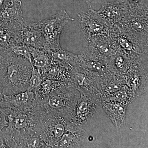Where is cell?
Masks as SVG:
<instances>
[{
  "instance_id": "cell-28",
  "label": "cell",
  "mask_w": 148,
  "mask_h": 148,
  "mask_svg": "<svg viewBox=\"0 0 148 148\" xmlns=\"http://www.w3.org/2000/svg\"><path fill=\"white\" fill-rule=\"evenodd\" d=\"M10 109L0 106V136L2 135L3 130L8 125L6 118L10 113Z\"/></svg>"
},
{
  "instance_id": "cell-18",
  "label": "cell",
  "mask_w": 148,
  "mask_h": 148,
  "mask_svg": "<svg viewBox=\"0 0 148 148\" xmlns=\"http://www.w3.org/2000/svg\"><path fill=\"white\" fill-rule=\"evenodd\" d=\"M73 69L52 58L51 64L48 70L42 75L43 79L71 82Z\"/></svg>"
},
{
  "instance_id": "cell-20",
  "label": "cell",
  "mask_w": 148,
  "mask_h": 148,
  "mask_svg": "<svg viewBox=\"0 0 148 148\" xmlns=\"http://www.w3.org/2000/svg\"><path fill=\"white\" fill-rule=\"evenodd\" d=\"M29 48L32 56V67L39 70L42 75L50 67L52 61V51L30 46Z\"/></svg>"
},
{
  "instance_id": "cell-23",
  "label": "cell",
  "mask_w": 148,
  "mask_h": 148,
  "mask_svg": "<svg viewBox=\"0 0 148 148\" xmlns=\"http://www.w3.org/2000/svg\"><path fill=\"white\" fill-rule=\"evenodd\" d=\"M52 59L69 66L73 69H77L79 66V55L74 54L61 48L55 51H52Z\"/></svg>"
},
{
  "instance_id": "cell-17",
  "label": "cell",
  "mask_w": 148,
  "mask_h": 148,
  "mask_svg": "<svg viewBox=\"0 0 148 148\" xmlns=\"http://www.w3.org/2000/svg\"><path fill=\"white\" fill-rule=\"evenodd\" d=\"M101 106L116 128H120L124 125L127 107L126 105L117 101L107 100L101 101Z\"/></svg>"
},
{
  "instance_id": "cell-5",
  "label": "cell",
  "mask_w": 148,
  "mask_h": 148,
  "mask_svg": "<svg viewBox=\"0 0 148 148\" xmlns=\"http://www.w3.org/2000/svg\"><path fill=\"white\" fill-rule=\"evenodd\" d=\"M85 11L77 14L79 23L88 42L97 37L110 36L113 25L89 6Z\"/></svg>"
},
{
  "instance_id": "cell-1",
  "label": "cell",
  "mask_w": 148,
  "mask_h": 148,
  "mask_svg": "<svg viewBox=\"0 0 148 148\" xmlns=\"http://www.w3.org/2000/svg\"><path fill=\"white\" fill-rule=\"evenodd\" d=\"M47 112L39 106L23 110H11L7 116L8 125L2 134L8 148H30L33 139L39 136Z\"/></svg>"
},
{
  "instance_id": "cell-21",
  "label": "cell",
  "mask_w": 148,
  "mask_h": 148,
  "mask_svg": "<svg viewBox=\"0 0 148 148\" xmlns=\"http://www.w3.org/2000/svg\"><path fill=\"white\" fill-rule=\"evenodd\" d=\"M21 7V1L12 0L9 5L0 12V21L5 23L25 21Z\"/></svg>"
},
{
  "instance_id": "cell-16",
  "label": "cell",
  "mask_w": 148,
  "mask_h": 148,
  "mask_svg": "<svg viewBox=\"0 0 148 148\" xmlns=\"http://www.w3.org/2000/svg\"><path fill=\"white\" fill-rule=\"evenodd\" d=\"M19 34L23 44L38 49H45V39L42 33L30 26L27 21L20 24Z\"/></svg>"
},
{
  "instance_id": "cell-14",
  "label": "cell",
  "mask_w": 148,
  "mask_h": 148,
  "mask_svg": "<svg viewBox=\"0 0 148 148\" xmlns=\"http://www.w3.org/2000/svg\"><path fill=\"white\" fill-rule=\"evenodd\" d=\"M97 84L101 99L114 93L125 85L124 75L114 73L109 70L105 74L98 77Z\"/></svg>"
},
{
  "instance_id": "cell-2",
  "label": "cell",
  "mask_w": 148,
  "mask_h": 148,
  "mask_svg": "<svg viewBox=\"0 0 148 148\" xmlns=\"http://www.w3.org/2000/svg\"><path fill=\"white\" fill-rule=\"evenodd\" d=\"M33 67L28 60L11 52L6 72L1 82L3 94L12 95L28 90Z\"/></svg>"
},
{
  "instance_id": "cell-19",
  "label": "cell",
  "mask_w": 148,
  "mask_h": 148,
  "mask_svg": "<svg viewBox=\"0 0 148 148\" xmlns=\"http://www.w3.org/2000/svg\"><path fill=\"white\" fill-rule=\"evenodd\" d=\"M88 43L94 47L102 56L108 60L119 49L110 36L97 37Z\"/></svg>"
},
{
  "instance_id": "cell-9",
  "label": "cell",
  "mask_w": 148,
  "mask_h": 148,
  "mask_svg": "<svg viewBox=\"0 0 148 148\" xmlns=\"http://www.w3.org/2000/svg\"><path fill=\"white\" fill-rule=\"evenodd\" d=\"M100 106V103L95 98L81 94L70 119V122L77 127H82L91 119Z\"/></svg>"
},
{
  "instance_id": "cell-3",
  "label": "cell",
  "mask_w": 148,
  "mask_h": 148,
  "mask_svg": "<svg viewBox=\"0 0 148 148\" xmlns=\"http://www.w3.org/2000/svg\"><path fill=\"white\" fill-rule=\"evenodd\" d=\"M81 96L77 89L71 84L56 90L37 104L48 112L62 116L70 121Z\"/></svg>"
},
{
  "instance_id": "cell-27",
  "label": "cell",
  "mask_w": 148,
  "mask_h": 148,
  "mask_svg": "<svg viewBox=\"0 0 148 148\" xmlns=\"http://www.w3.org/2000/svg\"><path fill=\"white\" fill-rule=\"evenodd\" d=\"M11 55L10 51H6L0 49V82L5 75Z\"/></svg>"
},
{
  "instance_id": "cell-8",
  "label": "cell",
  "mask_w": 148,
  "mask_h": 148,
  "mask_svg": "<svg viewBox=\"0 0 148 148\" xmlns=\"http://www.w3.org/2000/svg\"><path fill=\"white\" fill-rule=\"evenodd\" d=\"M78 68L93 76L98 77L109 71L108 60L102 56L94 47L89 44L79 55Z\"/></svg>"
},
{
  "instance_id": "cell-29",
  "label": "cell",
  "mask_w": 148,
  "mask_h": 148,
  "mask_svg": "<svg viewBox=\"0 0 148 148\" xmlns=\"http://www.w3.org/2000/svg\"><path fill=\"white\" fill-rule=\"evenodd\" d=\"M127 3L130 9L148 8V0H123Z\"/></svg>"
},
{
  "instance_id": "cell-22",
  "label": "cell",
  "mask_w": 148,
  "mask_h": 148,
  "mask_svg": "<svg viewBox=\"0 0 148 148\" xmlns=\"http://www.w3.org/2000/svg\"><path fill=\"white\" fill-rule=\"evenodd\" d=\"M71 84V82H64L44 79L34 93L37 105L38 103L47 98L54 90Z\"/></svg>"
},
{
  "instance_id": "cell-11",
  "label": "cell",
  "mask_w": 148,
  "mask_h": 148,
  "mask_svg": "<svg viewBox=\"0 0 148 148\" xmlns=\"http://www.w3.org/2000/svg\"><path fill=\"white\" fill-rule=\"evenodd\" d=\"M129 6L123 0L103 3L98 12L113 26H120L129 13Z\"/></svg>"
},
{
  "instance_id": "cell-31",
  "label": "cell",
  "mask_w": 148,
  "mask_h": 148,
  "mask_svg": "<svg viewBox=\"0 0 148 148\" xmlns=\"http://www.w3.org/2000/svg\"><path fill=\"white\" fill-rule=\"evenodd\" d=\"M86 3L89 6H91L92 4L98 3H103L106 2V0H82Z\"/></svg>"
},
{
  "instance_id": "cell-7",
  "label": "cell",
  "mask_w": 148,
  "mask_h": 148,
  "mask_svg": "<svg viewBox=\"0 0 148 148\" xmlns=\"http://www.w3.org/2000/svg\"><path fill=\"white\" fill-rule=\"evenodd\" d=\"M148 8L130 9L129 13L119 26L144 42L148 43Z\"/></svg>"
},
{
  "instance_id": "cell-6",
  "label": "cell",
  "mask_w": 148,
  "mask_h": 148,
  "mask_svg": "<svg viewBox=\"0 0 148 148\" xmlns=\"http://www.w3.org/2000/svg\"><path fill=\"white\" fill-rule=\"evenodd\" d=\"M71 123L65 117L47 112L39 134L45 148H55Z\"/></svg>"
},
{
  "instance_id": "cell-12",
  "label": "cell",
  "mask_w": 148,
  "mask_h": 148,
  "mask_svg": "<svg viewBox=\"0 0 148 148\" xmlns=\"http://www.w3.org/2000/svg\"><path fill=\"white\" fill-rule=\"evenodd\" d=\"M36 106L35 93L29 89L12 95L3 94L2 98L0 100L1 107L12 110H23Z\"/></svg>"
},
{
  "instance_id": "cell-32",
  "label": "cell",
  "mask_w": 148,
  "mask_h": 148,
  "mask_svg": "<svg viewBox=\"0 0 148 148\" xmlns=\"http://www.w3.org/2000/svg\"><path fill=\"white\" fill-rule=\"evenodd\" d=\"M3 96V93L2 91V85L0 83V100L2 98Z\"/></svg>"
},
{
  "instance_id": "cell-24",
  "label": "cell",
  "mask_w": 148,
  "mask_h": 148,
  "mask_svg": "<svg viewBox=\"0 0 148 148\" xmlns=\"http://www.w3.org/2000/svg\"><path fill=\"white\" fill-rule=\"evenodd\" d=\"M136 97L137 96L134 92L125 85L114 93L101 99V101L102 100H113L123 103L128 107Z\"/></svg>"
},
{
  "instance_id": "cell-4",
  "label": "cell",
  "mask_w": 148,
  "mask_h": 148,
  "mask_svg": "<svg viewBox=\"0 0 148 148\" xmlns=\"http://www.w3.org/2000/svg\"><path fill=\"white\" fill-rule=\"evenodd\" d=\"M64 10L36 22H28L31 27L42 33L45 39V50L55 51L62 48L60 44L61 32L69 21H74Z\"/></svg>"
},
{
  "instance_id": "cell-30",
  "label": "cell",
  "mask_w": 148,
  "mask_h": 148,
  "mask_svg": "<svg viewBox=\"0 0 148 148\" xmlns=\"http://www.w3.org/2000/svg\"><path fill=\"white\" fill-rule=\"evenodd\" d=\"M12 0H0V12L9 5Z\"/></svg>"
},
{
  "instance_id": "cell-13",
  "label": "cell",
  "mask_w": 148,
  "mask_h": 148,
  "mask_svg": "<svg viewBox=\"0 0 148 148\" xmlns=\"http://www.w3.org/2000/svg\"><path fill=\"white\" fill-rule=\"evenodd\" d=\"M124 76L125 85L137 97L147 87V70L142 63L132 67Z\"/></svg>"
},
{
  "instance_id": "cell-25",
  "label": "cell",
  "mask_w": 148,
  "mask_h": 148,
  "mask_svg": "<svg viewBox=\"0 0 148 148\" xmlns=\"http://www.w3.org/2000/svg\"><path fill=\"white\" fill-rule=\"evenodd\" d=\"M10 51L14 55L26 58L32 65V56L28 46L24 44L17 45L11 47Z\"/></svg>"
},
{
  "instance_id": "cell-10",
  "label": "cell",
  "mask_w": 148,
  "mask_h": 148,
  "mask_svg": "<svg viewBox=\"0 0 148 148\" xmlns=\"http://www.w3.org/2000/svg\"><path fill=\"white\" fill-rule=\"evenodd\" d=\"M97 78L84 70H73L71 82L81 94L93 97L100 104V94Z\"/></svg>"
},
{
  "instance_id": "cell-15",
  "label": "cell",
  "mask_w": 148,
  "mask_h": 148,
  "mask_svg": "<svg viewBox=\"0 0 148 148\" xmlns=\"http://www.w3.org/2000/svg\"><path fill=\"white\" fill-rule=\"evenodd\" d=\"M87 133L82 127L71 123L55 148H80L83 144Z\"/></svg>"
},
{
  "instance_id": "cell-26",
  "label": "cell",
  "mask_w": 148,
  "mask_h": 148,
  "mask_svg": "<svg viewBox=\"0 0 148 148\" xmlns=\"http://www.w3.org/2000/svg\"><path fill=\"white\" fill-rule=\"evenodd\" d=\"M43 79L40 72L38 69L33 67L32 76L29 80L28 89L32 90L35 93L37 88L40 85Z\"/></svg>"
}]
</instances>
